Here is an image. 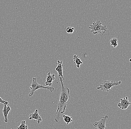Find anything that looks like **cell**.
Segmentation results:
<instances>
[{
  "mask_svg": "<svg viewBox=\"0 0 131 129\" xmlns=\"http://www.w3.org/2000/svg\"><path fill=\"white\" fill-rule=\"evenodd\" d=\"M59 80L61 83V92L56 111V116L54 119L55 121L56 122H58L59 121L60 115L65 112L70 97L69 89L64 87L61 77H59Z\"/></svg>",
  "mask_w": 131,
  "mask_h": 129,
  "instance_id": "obj_1",
  "label": "cell"
},
{
  "mask_svg": "<svg viewBox=\"0 0 131 129\" xmlns=\"http://www.w3.org/2000/svg\"><path fill=\"white\" fill-rule=\"evenodd\" d=\"M74 30V28L72 27H68L66 29V32L68 34H72L73 33Z\"/></svg>",
  "mask_w": 131,
  "mask_h": 129,
  "instance_id": "obj_15",
  "label": "cell"
},
{
  "mask_svg": "<svg viewBox=\"0 0 131 129\" xmlns=\"http://www.w3.org/2000/svg\"><path fill=\"white\" fill-rule=\"evenodd\" d=\"M57 66L56 68V70L58 73V79L57 80V83H59V77H61L62 78V80H64V78L63 77V70H62V62L60 60H58L57 63Z\"/></svg>",
  "mask_w": 131,
  "mask_h": 129,
  "instance_id": "obj_7",
  "label": "cell"
},
{
  "mask_svg": "<svg viewBox=\"0 0 131 129\" xmlns=\"http://www.w3.org/2000/svg\"><path fill=\"white\" fill-rule=\"evenodd\" d=\"M55 79V75L54 74H51L49 72L46 76V78L45 85L46 86H51L52 85V81Z\"/></svg>",
  "mask_w": 131,
  "mask_h": 129,
  "instance_id": "obj_9",
  "label": "cell"
},
{
  "mask_svg": "<svg viewBox=\"0 0 131 129\" xmlns=\"http://www.w3.org/2000/svg\"><path fill=\"white\" fill-rule=\"evenodd\" d=\"M0 103H2L4 104V105H8V102L6 101V100H4L1 98V97H0Z\"/></svg>",
  "mask_w": 131,
  "mask_h": 129,
  "instance_id": "obj_16",
  "label": "cell"
},
{
  "mask_svg": "<svg viewBox=\"0 0 131 129\" xmlns=\"http://www.w3.org/2000/svg\"><path fill=\"white\" fill-rule=\"evenodd\" d=\"M29 120L34 119V120L37 122L38 124H40L41 122L42 121V120L41 116L38 114V110L37 109H36L35 112L33 113H31L29 115Z\"/></svg>",
  "mask_w": 131,
  "mask_h": 129,
  "instance_id": "obj_8",
  "label": "cell"
},
{
  "mask_svg": "<svg viewBox=\"0 0 131 129\" xmlns=\"http://www.w3.org/2000/svg\"><path fill=\"white\" fill-rule=\"evenodd\" d=\"M28 126L25 124V121L21 122V124L19 127H17V129H28Z\"/></svg>",
  "mask_w": 131,
  "mask_h": 129,
  "instance_id": "obj_14",
  "label": "cell"
},
{
  "mask_svg": "<svg viewBox=\"0 0 131 129\" xmlns=\"http://www.w3.org/2000/svg\"><path fill=\"white\" fill-rule=\"evenodd\" d=\"M62 117L63 118L64 121L66 123L67 125H68L69 123H72L73 122L72 117L66 115H63Z\"/></svg>",
  "mask_w": 131,
  "mask_h": 129,
  "instance_id": "obj_12",
  "label": "cell"
},
{
  "mask_svg": "<svg viewBox=\"0 0 131 129\" xmlns=\"http://www.w3.org/2000/svg\"><path fill=\"white\" fill-rule=\"evenodd\" d=\"M122 82L118 81V82L114 81H107L105 80L100 85L99 87L97 88V89H100L103 92H109L114 86H116L121 84Z\"/></svg>",
  "mask_w": 131,
  "mask_h": 129,
  "instance_id": "obj_4",
  "label": "cell"
},
{
  "mask_svg": "<svg viewBox=\"0 0 131 129\" xmlns=\"http://www.w3.org/2000/svg\"><path fill=\"white\" fill-rule=\"evenodd\" d=\"M40 88H43L44 89H48L52 92L54 90V88L53 87H45L42 85H40L37 81L36 78L33 77L32 78V82L30 85V92L29 94V97H31L33 95L34 92Z\"/></svg>",
  "mask_w": 131,
  "mask_h": 129,
  "instance_id": "obj_3",
  "label": "cell"
},
{
  "mask_svg": "<svg viewBox=\"0 0 131 129\" xmlns=\"http://www.w3.org/2000/svg\"><path fill=\"white\" fill-rule=\"evenodd\" d=\"M73 59L74 62V63L77 64V67L78 68H80V65L83 64V62L81 60L80 57L77 55H74L73 56Z\"/></svg>",
  "mask_w": 131,
  "mask_h": 129,
  "instance_id": "obj_11",
  "label": "cell"
},
{
  "mask_svg": "<svg viewBox=\"0 0 131 129\" xmlns=\"http://www.w3.org/2000/svg\"><path fill=\"white\" fill-rule=\"evenodd\" d=\"M117 39L115 38H113L110 40V42L111 45L115 48L118 46Z\"/></svg>",
  "mask_w": 131,
  "mask_h": 129,
  "instance_id": "obj_13",
  "label": "cell"
},
{
  "mask_svg": "<svg viewBox=\"0 0 131 129\" xmlns=\"http://www.w3.org/2000/svg\"><path fill=\"white\" fill-rule=\"evenodd\" d=\"M131 103L129 102L127 97L120 99V102L118 104L117 106L122 110H125L127 108Z\"/></svg>",
  "mask_w": 131,
  "mask_h": 129,
  "instance_id": "obj_6",
  "label": "cell"
},
{
  "mask_svg": "<svg viewBox=\"0 0 131 129\" xmlns=\"http://www.w3.org/2000/svg\"><path fill=\"white\" fill-rule=\"evenodd\" d=\"M11 109L10 107L8 105H4V107L2 112H3V115L4 117V121L5 122H8V115L9 112L10 111Z\"/></svg>",
  "mask_w": 131,
  "mask_h": 129,
  "instance_id": "obj_10",
  "label": "cell"
},
{
  "mask_svg": "<svg viewBox=\"0 0 131 129\" xmlns=\"http://www.w3.org/2000/svg\"><path fill=\"white\" fill-rule=\"evenodd\" d=\"M108 118V116L107 115L105 116L102 117L101 120L99 121L94 122L93 125L98 129H107L105 126V123Z\"/></svg>",
  "mask_w": 131,
  "mask_h": 129,
  "instance_id": "obj_5",
  "label": "cell"
},
{
  "mask_svg": "<svg viewBox=\"0 0 131 129\" xmlns=\"http://www.w3.org/2000/svg\"><path fill=\"white\" fill-rule=\"evenodd\" d=\"M89 29H91V32L94 35L101 34L102 32L105 33L107 28L105 25H102L100 21L98 20L96 22H94L92 25H90Z\"/></svg>",
  "mask_w": 131,
  "mask_h": 129,
  "instance_id": "obj_2",
  "label": "cell"
}]
</instances>
